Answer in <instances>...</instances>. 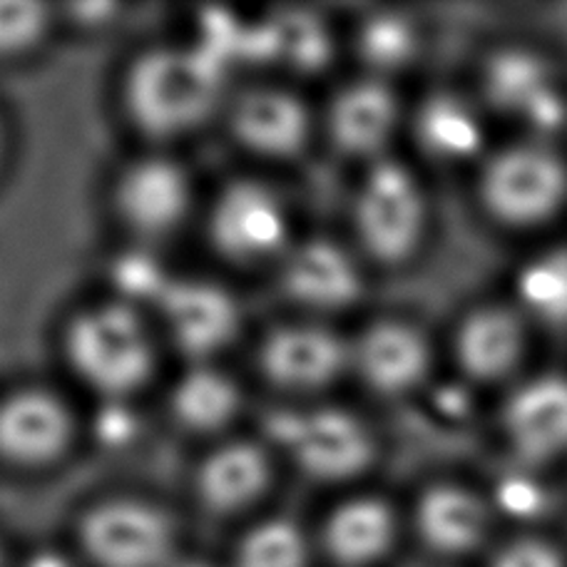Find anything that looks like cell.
<instances>
[{"label": "cell", "mask_w": 567, "mask_h": 567, "mask_svg": "<svg viewBox=\"0 0 567 567\" xmlns=\"http://www.w3.org/2000/svg\"><path fill=\"white\" fill-rule=\"evenodd\" d=\"M225 90V63L205 48H162L130 68L125 103L150 135L172 137L197 127Z\"/></svg>", "instance_id": "6da1fadb"}, {"label": "cell", "mask_w": 567, "mask_h": 567, "mask_svg": "<svg viewBox=\"0 0 567 567\" xmlns=\"http://www.w3.org/2000/svg\"><path fill=\"white\" fill-rule=\"evenodd\" d=\"M65 349L80 379L110 399L133 393L152 371L150 337L127 303L80 313L68 327Z\"/></svg>", "instance_id": "7a4b0ae2"}, {"label": "cell", "mask_w": 567, "mask_h": 567, "mask_svg": "<svg viewBox=\"0 0 567 567\" xmlns=\"http://www.w3.org/2000/svg\"><path fill=\"white\" fill-rule=\"evenodd\" d=\"M267 433L299 468L317 481H343L367 468L373 441L357 416L339 409L281 411Z\"/></svg>", "instance_id": "3957f363"}, {"label": "cell", "mask_w": 567, "mask_h": 567, "mask_svg": "<svg viewBox=\"0 0 567 567\" xmlns=\"http://www.w3.org/2000/svg\"><path fill=\"white\" fill-rule=\"evenodd\" d=\"M80 543L97 567H165L175 555L177 533L155 505L117 498L85 515Z\"/></svg>", "instance_id": "277c9868"}, {"label": "cell", "mask_w": 567, "mask_h": 567, "mask_svg": "<svg viewBox=\"0 0 567 567\" xmlns=\"http://www.w3.org/2000/svg\"><path fill=\"white\" fill-rule=\"evenodd\" d=\"M567 195L563 159L540 145L501 152L483 172V202L508 225H538L560 209Z\"/></svg>", "instance_id": "5b68a950"}, {"label": "cell", "mask_w": 567, "mask_h": 567, "mask_svg": "<svg viewBox=\"0 0 567 567\" xmlns=\"http://www.w3.org/2000/svg\"><path fill=\"white\" fill-rule=\"evenodd\" d=\"M423 221V197L411 172L396 162H379L357 199L363 245L381 261H401L416 249Z\"/></svg>", "instance_id": "8992f818"}, {"label": "cell", "mask_w": 567, "mask_h": 567, "mask_svg": "<svg viewBox=\"0 0 567 567\" xmlns=\"http://www.w3.org/2000/svg\"><path fill=\"white\" fill-rule=\"evenodd\" d=\"M483 87L493 107L540 133H550L565 123L567 107L558 78L530 50L508 48L495 53L485 63Z\"/></svg>", "instance_id": "52a82bcc"}, {"label": "cell", "mask_w": 567, "mask_h": 567, "mask_svg": "<svg viewBox=\"0 0 567 567\" xmlns=\"http://www.w3.org/2000/svg\"><path fill=\"white\" fill-rule=\"evenodd\" d=\"M289 219L281 199L259 182H237L221 192L212 212V239L237 261L267 259L284 247Z\"/></svg>", "instance_id": "ba28073f"}, {"label": "cell", "mask_w": 567, "mask_h": 567, "mask_svg": "<svg viewBox=\"0 0 567 567\" xmlns=\"http://www.w3.org/2000/svg\"><path fill=\"white\" fill-rule=\"evenodd\" d=\"M157 303L179 349L192 357H209L225 349L239 329L237 301L217 284L172 279Z\"/></svg>", "instance_id": "9c48e42d"}, {"label": "cell", "mask_w": 567, "mask_h": 567, "mask_svg": "<svg viewBox=\"0 0 567 567\" xmlns=\"http://www.w3.org/2000/svg\"><path fill=\"white\" fill-rule=\"evenodd\" d=\"M117 209L140 235H167L189 209V179L165 157L135 162L117 182Z\"/></svg>", "instance_id": "30bf717a"}, {"label": "cell", "mask_w": 567, "mask_h": 567, "mask_svg": "<svg viewBox=\"0 0 567 567\" xmlns=\"http://www.w3.org/2000/svg\"><path fill=\"white\" fill-rule=\"evenodd\" d=\"M351 361L343 341L319 327H287L271 333L261 349V369L291 391H311L331 383Z\"/></svg>", "instance_id": "8fae6325"}, {"label": "cell", "mask_w": 567, "mask_h": 567, "mask_svg": "<svg viewBox=\"0 0 567 567\" xmlns=\"http://www.w3.org/2000/svg\"><path fill=\"white\" fill-rule=\"evenodd\" d=\"M68 441V409L50 393L23 391L0 403V458L40 465L63 453Z\"/></svg>", "instance_id": "7c38bea8"}, {"label": "cell", "mask_w": 567, "mask_h": 567, "mask_svg": "<svg viewBox=\"0 0 567 567\" xmlns=\"http://www.w3.org/2000/svg\"><path fill=\"white\" fill-rule=\"evenodd\" d=\"M284 291L311 309H341L357 301L361 275L353 259L339 245L311 239L284 259Z\"/></svg>", "instance_id": "4fadbf2b"}, {"label": "cell", "mask_w": 567, "mask_h": 567, "mask_svg": "<svg viewBox=\"0 0 567 567\" xmlns=\"http://www.w3.org/2000/svg\"><path fill=\"white\" fill-rule=\"evenodd\" d=\"M505 431L525 458L567 451V379L543 377L523 386L505 409Z\"/></svg>", "instance_id": "5bb4252c"}, {"label": "cell", "mask_w": 567, "mask_h": 567, "mask_svg": "<svg viewBox=\"0 0 567 567\" xmlns=\"http://www.w3.org/2000/svg\"><path fill=\"white\" fill-rule=\"evenodd\" d=\"M351 361L377 391L401 393L421 381L429 367V349L409 323L386 321L363 333Z\"/></svg>", "instance_id": "9a60e30c"}, {"label": "cell", "mask_w": 567, "mask_h": 567, "mask_svg": "<svg viewBox=\"0 0 567 567\" xmlns=\"http://www.w3.org/2000/svg\"><path fill=\"white\" fill-rule=\"evenodd\" d=\"M235 135L249 150L267 157H289L307 140L309 115L293 95L257 90L245 95L231 113Z\"/></svg>", "instance_id": "2e32d148"}, {"label": "cell", "mask_w": 567, "mask_h": 567, "mask_svg": "<svg viewBox=\"0 0 567 567\" xmlns=\"http://www.w3.org/2000/svg\"><path fill=\"white\" fill-rule=\"evenodd\" d=\"M396 538V518L386 503L357 498L339 505L323 528V545L341 567H367L381 560Z\"/></svg>", "instance_id": "e0dca14e"}, {"label": "cell", "mask_w": 567, "mask_h": 567, "mask_svg": "<svg viewBox=\"0 0 567 567\" xmlns=\"http://www.w3.org/2000/svg\"><path fill=\"white\" fill-rule=\"evenodd\" d=\"M421 538L445 555L471 553L488 533V511L478 495L455 485H439L423 495L416 513Z\"/></svg>", "instance_id": "ac0fdd59"}, {"label": "cell", "mask_w": 567, "mask_h": 567, "mask_svg": "<svg viewBox=\"0 0 567 567\" xmlns=\"http://www.w3.org/2000/svg\"><path fill=\"white\" fill-rule=\"evenodd\" d=\"M525 331L518 313L488 307L471 313L458 333L461 367L478 381H495L511 373L523 357Z\"/></svg>", "instance_id": "d6986e66"}, {"label": "cell", "mask_w": 567, "mask_h": 567, "mask_svg": "<svg viewBox=\"0 0 567 567\" xmlns=\"http://www.w3.org/2000/svg\"><path fill=\"white\" fill-rule=\"evenodd\" d=\"M267 483V455L251 443H231L212 453L197 475L199 498L215 513L247 508L259 498Z\"/></svg>", "instance_id": "ffe728a7"}, {"label": "cell", "mask_w": 567, "mask_h": 567, "mask_svg": "<svg viewBox=\"0 0 567 567\" xmlns=\"http://www.w3.org/2000/svg\"><path fill=\"white\" fill-rule=\"evenodd\" d=\"M396 125V97L373 80L353 83L331 107L333 142L349 155H371Z\"/></svg>", "instance_id": "44dd1931"}, {"label": "cell", "mask_w": 567, "mask_h": 567, "mask_svg": "<svg viewBox=\"0 0 567 567\" xmlns=\"http://www.w3.org/2000/svg\"><path fill=\"white\" fill-rule=\"evenodd\" d=\"M177 419L195 431H217L227 425L239 409L235 381L212 369H197L177 383L172 396Z\"/></svg>", "instance_id": "7402d4cb"}, {"label": "cell", "mask_w": 567, "mask_h": 567, "mask_svg": "<svg viewBox=\"0 0 567 567\" xmlns=\"http://www.w3.org/2000/svg\"><path fill=\"white\" fill-rule=\"evenodd\" d=\"M419 137L435 157L463 159L481 145V125L461 97L439 95L423 105L419 115Z\"/></svg>", "instance_id": "603a6c76"}, {"label": "cell", "mask_w": 567, "mask_h": 567, "mask_svg": "<svg viewBox=\"0 0 567 567\" xmlns=\"http://www.w3.org/2000/svg\"><path fill=\"white\" fill-rule=\"evenodd\" d=\"M520 299L535 317L548 323H567V249L548 251L523 271Z\"/></svg>", "instance_id": "cb8c5ba5"}, {"label": "cell", "mask_w": 567, "mask_h": 567, "mask_svg": "<svg viewBox=\"0 0 567 567\" xmlns=\"http://www.w3.org/2000/svg\"><path fill=\"white\" fill-rule=\"evenodd\" d=\"M303 533L289 520H267L247 533L237 550V567H307Z\"/></svg>", "instance_id": "d4e9b609"}, {"label": "cell", "mask_w": 567, "mask_h": 567, "mask_svg": "<svg viewBox=\"0 0 567 567\" xmlns=\"http://www.w3.org/2000/svg\"><path fill=\"white\" fill-rule=\"evenodd\" d=\"M416 43L413 23L399 13H381L367 20L361 30V55L381 70H393L409 63L416 53Z\"/></svg>", "instance_id": "484cf974"}, {"label": "cell", "mask_w": 567, "mask_h": 567, "mask_svg": "<svg viewBox=\"0 0 567 567\" xmlns=\"http://www.w3.org/2000/svg\"><path fill=\"white\" fill-rule=\"evenodd\" d=\"M271 23H275V55H281L287 63L301 70H311L327 63V33H323L317 20L287 16L281 20H271Z\"/></svg>", "instance_id": "4316f807"}, {"label": "cell", "mask_w": 567, "mask_h": 567, "mask_svg": "<svg viewBox=\"0 0 567 567\" xmlns=\"http://www.w3.org/2000/svg\"><path fill=\"white\" fill-rule=\"evenodd\" d=\"M48 28V10L28 0H0V55L33 48Z\"/></svg>", "instance_id": "83f0119b"}, {"label": "cell", "mask_w": 567, "mask_h": 567, "mask_svg": "<svg viewBox=\"0 0 567 567\" xmlns=\"http://www.w3.org/2000/svg\"><path fill=\"white\" fill-rule=\"evenodd\" d=\"M113 279L125 299H145L159 301L162 293L169 287V277L165 275L155 259L147 255H125L115 261Z\"/></svg>", "instance_id": "f1b7e54d"}, {"label": "cell", "mask_w": 567, "mask_h": 567, "mask_svg": "<svg viewBox=\"0 0 567 567\" xmlns=\"http://www.w3.org/2000/svg\"><path fill=\"white\" fill-rule=\"evenodd\" d=\"M493 567H565V563L550 543L523 538L505 545Z\"/></svg>", "instance_id": "f546056e"}]
</instances>
